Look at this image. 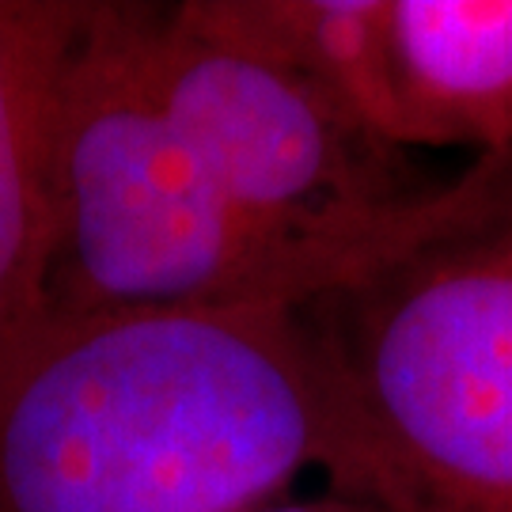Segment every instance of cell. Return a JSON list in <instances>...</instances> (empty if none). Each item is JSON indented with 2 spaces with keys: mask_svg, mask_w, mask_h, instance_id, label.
I'll use <instances>...</instances> for the list:
<instances>
[{
  "mask_svg": "<svg viewBox=\"0 0 512 512\" xmlns=\"http://www.w3.org/2000/svg\"><path fill=\"white\" fill-rule=\"evenodd\" d=\"M137 42L171 126L239 217L346 277L452 183L418 175L406 148L293 73L194 31L175 4H137Z\"/></svg>",
  "mask_w": 512,
  "mask_h": 512,
  "instance_id": "277c9868",
  "label": "cell"
},
{
  "mask_svg": "<svg viewBox=\"0 0 512 512\" xmlns=\"http://www.w3.org/2000/svg\"><path fill=\"white\" fill-rule=\"evenodd\" d=\"M384 137L512 156V0H380Z\"/></svg>",
  "mask_w": 512,
  "mask_h": 512,
  "instance_id": "5b68a950",
  "label": "cell"
},
{
  "mask_svg": "<svg viewBox=\"0 0 512 512\" xmlns=\"http://www.w3.org/2000/svg\"><path fill=\"white\" fill-rule=\"evenodd\" d=\"M323 372L327 482L384 512H512V156L296 304Z\"/></svg>",
  "mask_w": 512,
  "mask_h": 512,
  "instance_id": "7a4b0ae2",
  "label": "cell"
},
{
  "mask_svg": "<svg viewBox=\"0 0 512 512\" xmlns=\"http://www.w3.org/2000/svg\"><path fill=\"white\" fill-rule=\"evenodd\" d=\"M80 0H0V361L38 327L54 255V107Z\"/></svg>",
  "mask_w": 512,
  "mask_h": 512,
  "instance_id": "8992f818",
  "label": "cell"
},
{
  "mask_svg": "<svg viewBox=\"0 0 512 512\" xmlns=\"http://www.w3.org/2000/svg\"><path fill=\"white\" fill-rule=\"evenodd\" d=\"M251 512H384V509H380L372 497L323 478V486L311 490V494H285V497H277V501L258 505V509H251Z\"/></svg>",
  "mask_w": 512,
  "mask_h": 512,
  "instance_id": "52a82bcc",
  "label": "cell"
},
{
  "mask_svg": "<svg viewBox=\"0 0 512 512\" xmlns=\"http://www.w3.org/2000/svg\"><path fill=\"white\" fill-rule=\"evenodd\" d=\"M334 459L296 308L42 315L0 361V512H251Z\"/></svg>",
  "mask_w": 512,
  "mask_h": 512,
  "instance_id": "6da1fadb",
  "label": "cell"
},
{
  "mask_svg": "<svg viewBox=\"0 0 512 512\" xmlns=\"http://www.w3.org/2000/svg\"><path fill=\"white\" fill-rule=\"evenodd\" d=\"M342 277L213 186L148 84L137 4L80 0L57 80L42 315L296 308Z\"/></svg>",
  "mask_w": 512,
  "mask_h": 512,
  "instance_id": "3957f363",
  "label": "cell"
}]
</instances>
